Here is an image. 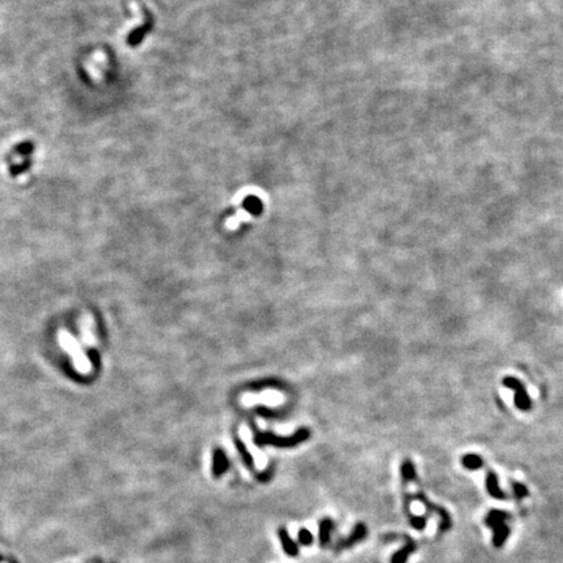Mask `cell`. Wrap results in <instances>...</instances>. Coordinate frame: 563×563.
I'll list each match as a JSON object with an SVG mask.
<instances>
[{
  "label": "cell",
  "instance_id": "cell-12",
  "mask_svg": "<svg viewBox=\"0 0 563 563\" xmlns=\"http://www.w3.org/2000/svg\"><path fill=\"white\" fill-rule=\"evenodd\" d=\"M400 475H401V481H403V486H405L411 481H417V473H416L415 465H413V463H412L409 459H404L403 463H401Z\"/></svg>",
  "mask_w": 563,
  "mask_h": 563
},
{
  "label": "cell",
  "instance_id": "cell-6",
  "mask_svg": "<svg viewBox=\"0 0 563 563\" xmlns=\"http://www.w3.org/2000/svg\"><path fill=\"white\" fill-rule=\"evenodd\" d=\"M485 486H486V492L489 493V496L493 497V498L501 499V501L507 498L506 493L503 492V490L501 489V486H499L498 476H497L496 472H493L492 469H488V471H486Z\"/></svg>",
  "mask_w": 563,
  "mask_h": 563
},
{
  "label": "cell",
  "instance_id": "cell-10",
  "mask_svg": "<svg viewBox=\"0 0 563 563\" xmlns=\"http://www.w3.org/2000/svg\"><path fill=\"white\" fill-rule=\"evenodd\" d=\"M278 536H279L280 544H282V548H283L284 553H286L288 557H297V554H299L297 544L295 543L294 540L291 539V536L288 535V532H287V530L284 527H280L279 530H278Z\"/></svg>",
  "mask_w": 563,
  "mask_h": 563
},
{
  "label": "cell",
  "instance_id": "cell-1",
  "mask_svg": "<svg viewBox=\"0 0 563 563\" xmlns=\"http://www.w3.org/2000/svg\"><path fill=\"white\" fill-rule=\"evenodd\" d=\"M510 519V514L503 510L493 509L485 516V526L494 531L493 533V545L496 548H502L510 536V527L506 520Z\"/></svg>",
  "mask_w": 563,
  "mask_h": 563
},
{
  "label": "cell",
  "instance_id": "cell-9",
  "mask_svg": "<svg viewBox=\"0 0 563 563\" xmlns=\"http://www.w3.org/2000/svg\"><path fill=\"white\" fill-rule=\"evenodd\" d=\"M61 339H64V344L68 351L71 352V354H73L74 361H76V365H77L78 369L82 372L89 371V361L86 360V359L84 358V355L80 352V350H78V347L76 346V343L72 342V339L68 337V335H63Z\"/></svg>",
  "mask_w": 563,
  "mask_h": 563
},
{
  "label": "cell",
  "instance_id": "cell-14",
  "mask_svg": "<svg viewBox=\"0 0 563 563\" xmlns=\"http://www.w3.org/2000/svg\"><path fill=\"white\" fill-rule=\"evenodd\" d=\"M462 465L469 471H477L484 465V460L476 454H467L462 458Z\"/></svg>",
  "mask_w": 563,
  "mask_h": 563
},
{
  "label": "cell",
  "instance_id": "cell-5",
  "mask_svg": "<svg viewBox=\"0 0 563 563\" xmlns=\"http://www.w3.org/2000/svg\"><path fill=\"white\" fill-rule=\"evenodd\" d=\"M368 536V528L367 526H365L364 523H358L356 526L352 528V532L348 535L347 537H344V539L339 540L337 543V545H335V552L337 553H339V552H342V550H346V549H350V548L355 547L356 544H359L360 541H363L364 539H367Z\"/></svg>",
  "mask_w": 563,
  "mask_h": 563
},
{
  "label": "cell",
  "instance_id": "cell-13",
  "mask_svg": "<svg viewBox=\"0 0 563 563\" xmlns=\"http://www.w3.org/2000/svg\"><path fill=\"white\" fill-rule=\"evenodd\" d=\"M228 468V460L226 455L222 451H216L214 455V463H212V473L215 477H219L226 472Z\"/></svg>",
  "mask_w": 563,
  "mask_h": 563
},
{
  "label": "cell",
  "instance_id": "cell-3",
  "mask_svg": "<svg viewBox=\"0 0 563 563\" xmlns=\"http://www.w3.org/2000/svg\"><path fill=\"white\" fill-rule=\"evenodd\" d=\"M502 383L505 387L515 391L514 401H515L516 408L520 409V411L523 412L530 411V409L532 408V400H531V398L528 396L526 386H524V383H523L522 381H519L518 378L513 377V375H507V377H505L502 379Z\"/></svg>",
  "mask_w": 563,
  "mask_h": 563
},
{
  "label": "cell",
  "instance_id": "cell-4",
  "mask_svg": "<svg viewBox=\"0 0 563 563\" xmlns=\"http://www.w3.org/2000/svg\"><path fill=\"white\" fill-rule=\"evenodd\" d=\"M283 401V395L278 391H274V390H267V391H263L261 394H245L241 399V403L246 407L260 404V403L274 407V405L282 404Z\"/></svg>",
  "mask_w": 563,
  "mask_h": 563
},
{
  "label": "cell",
  "instance_id": "cell-17",
  "mask_svg": "<svg viewBox=\"0 0 563 563\" xmlns=\"http://www.w3.org/2000/svg\"><path fill=\"white\" fill-rule=\"evenodd\" d=\"M511 486H513V493H514V496H515L516 499L522 501L523 498H526V497L530 496L528 488H527L524 484H522V482L513 481V482H511Z\"/></svg>",
  "mask_w": 563,
  "mask_h": 563
},
{
  "label": "cell",
  "instance_id": "cell-2",
  "mask_svg": "<svg viewBox=\"0 0 563 563\" xmlns=\"http://www.w3.org/2000/svg\"><path fill=\"white\" fill-rule=\"evenodd\" d=\"M409 498H411V501H412V499H416V501H418V502L424 505L425 509H426V511H429V513H434L439 516V519H441V522H439V526H438L439 532L445 533L446 531H449L450 528H451L452 522H451V516H450L449 511L443 509V507H441V506H438V505L433 503L432 501L428 498V497L425 496L424 492H421V490H420V492H416L413 496H411V494H409Z\"/></svg>",
  "mask_w": 563,
  "mask_h": 563
},
{
  "label": "cell",
  "instance_id": "cell-19",
  "mask_svg": "<svg viewBox=\"0 0 563 563\" xmlns=\"http://www.w3.org/2000/svg\"><path fill=\"white\" fill-rule=\"evenodd\" d=\"M297 537H299V543H300L303 547H310L314 541L313 535H312V532H310L309 530H307V528H301V530L299 531Z\"/></svg>",
  "mask_w": 563,
  "mask_h": 563
},
{
  "label": "cell",
  "instance_id": "cell-8",
  "mask_svg": "<svg viewBox=\"0 0 563 563\" xmlns=\"http://www.w3.org/2000/svg\"><path fill=\"white\" fill-rule=\"evenodd\" d=\"M416 549H417V544L415 543V540H412L409 536H405L404 547L392 554L391 563H407L408 558L412 556V553H415Z\"/></svg>",
  "mask_w": 563,
  "mask_h": 563
},
{
  "label": "cell",
  "instance_id": "cell-7",
  "mask_svg": "<svg viewBox=\"0 0 563 563\" xmlns=\"http://www.w3.org/2000/svg\"><path fill=\"white\" fill-rule=\"evenodd\" d=\"M307 437L308 432L307 430H303V432L297 433L292 438H274V437H269V435H260L257 438V441L260 442V443H273V445L277 446H291L296 445L300 441H304Z\"/></svg>",
  "mask_w": 563,
  "mask_h": 563
},
{
  "label": "cell",
  "instance_id": "cell-18",
  "mask_svg": "<svg viewBox=\"0 0 563 563\" xmlns=\"http://www.w3.org/2000/svg\"><path fill=\"white\" fill-rule=\"evenodd\" d=\"M408 516V522L409 524H411V527H413L415 530L417 531H422L426 527V516H418V515H413V514H409Z\"/></svg>",
  "mask_w": 563,
  "mask_h": 563
},
{
  "label": "cell",
  "instance_id": "cell-16",
  "mask_svg": "<svg viewBox=\"0 0 563 563\" xmlns=\"http://www.w3.org/2000/svg\"><path fill=\"white\" fill-rule=\"evenodd\" d=\"M34 149H35V145H34L33 141H24L17 144L10 154L20 155V157H29V155H31L34 153Z\"/></svg>",
  "mask_w": 563,
  "mask_h": 563
},
{
  "label": "cell",
  "instance_id": "cell-15",
  "mask_svg": "<svg viewBox=\"0 0 563 563\" xmlns=\"http://www.w3.org/2000/svg\"><path fill=\"white\" fill-rule=\"evenodd\" d=\"M33 163H34L33 159L26 158L25 161H22L21 163L10 165L9 169H8V171H9V175L12 176V178H16V176H18V175H22V174H25V172L29 171V170L31 169Z\"/></svg>",
  "mask_w": 563,
  "mask_h": 563
},
{
  "label": "cell",
  "instance_id": "cell-11",
  "mask_svg": "<svg viewBox=\"0 0 563 563\" xmlns=\"http://www.w3.org/2000/svg\"><path fill=\"white\" fill-rule=\"evenodd\" d=\"M335 523L331 518H324L320 520V545L321 548H326L330 544L331 531L334 530Z\"/></svg>",
  "mask_w": 563,
  "mask_h": 563
}]
</instances>
